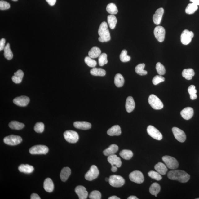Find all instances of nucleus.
<instances>
[{"mask_svg":"<svg viewBox=\"0 0 199 199\" xmlns=\"http://www.w3.org/2000/svg\"><path fill=\"white\" fill-rule=\"evenodd\" d=\"M107 21L110 28L114 29L116 26L117 23V19L114 15H111L107 17Z\"/></svg>","mask_w":199,"mask_h":199,"instance_id":"nucleus-37","label":"nucleus"},{"mask_svg":"<svg viewBox=\"0 0 199 199\" xmlns=\"http://www.w3.org/2000/svg\"><path fill=\"white\" fill-rule=\"evenodd\" d=\"M155 169L160 174L163 175L166 174L168 171L167 166L161 162H159L156 165Z\"/></svg>","mask_w":199,"mask_h":199,"instance_id":"nucleus-26","label":"nucleus"},{"mask_svg":"<svg viewBox=\"0 0 199 199\" xmlns=\"http://www.w3.org/2000/svg\"><path fill=\"white\" fill-rule=\"evenodd\" d=\"M162 160L169 169L175 170L178 167L179 163L175 158L169 156H165L162 157Z\"/></svg>","mask_w":199,"mask_h":199,"instance_id":"nucleus-5","label":"nucleus"},{"mask_svg":"<svg viewBox=\"0 0 199 199\" xmlns=\"http://www.w3.org/2000/svg\"><path fill=\"white\" fill-rule=\"evenodd\" d=\"M182 75L183 77L188 80H190L195 75V72L192 68L186 69L183 70Z\"/></svg>","mask_w":199,"mask_h":199,"instance_id":"nucleus-29","label":"nucleus"},{"mask_svg":"<svg viewBox=\"0 0 199 199\" xmlns=\"http://www.w3.org/2000/svg\"><path fill=\"white\" fill-rule=\"evenodd\" d=\"M101 54V51L100 49L97 47H93L89 51V56L91 58H95L99 57Z\"/></svg>","mask_w":199,"mask_h":199,"instance_id":"nucleus-32","label":"nucleus"},{"mask_svg":"<svg viewBox=\"0 0 199 199\" xmlns=\"http://www.w3.org/2000/svg\"><path fill=\"white\" fill-rule=\"evenodd\" d=\"M167 177L171 180L178 181L182 183L188 182L190 177L188 174L179 170L170 171L168 173Z\"/></svg>","mask_w":199,"mask_h":199,"instance_id":"nucleus-1","label":"nucleus"},{"mask_svg":"<svg viewBox=\"0 0 199 199\" xmlns=\"http://www.w3.org/2000/svg\"><path fill=\"white\" fill-rule=\"evenodd\" d=\"M108 182L111 186L120 187L123 186L125 181L124 179L120 175H113L109 177Z\"/></svg>","mask_w":199,"mask_h":199,"instance_id":"nucleus-4","label":"nucleus"},{"mask_svg":"<svg viewBox=\"0 0 199 199\" xmlns=\"http://www.w3.org/2000/svg\"><path fill=\"white\" fill-rule=\"evenodd\" d=\"M122 133L120 127L118 125L113 126L107 130V134L111 136H119Z\"/></svg>","mask_w":199,"mask_h":199,"instance_id":"nucleus-23","label":"nucleus"},{"mask_svg":"<svg viewBox=\"0 0 199 199\" xmlns=\"http://www.w3.org/2000/svg\"><path fill=\"white\" fill-rule=\"evenodd\" d=\"M44 130V124L42 122L37 123L35 125L34 127V130L35 131L39 133H41L43 132Z\"/></svg>","mask_w":199,"mask_h":199,"instance_id":"nucleus-47","label":"nucleus"},{"mask_svg":"<svg viewBox=\"0 0 199 199\" xmlns=\"http://www.w3.org/2000/svg\"><path fill=\"white\" fill-rule=\"evenodd\" d=\"M194 34L192 32L188 30L183 31L181 36V42L182 44L187 45L190 43L194 37Z\"/></svg>","mask_w":199,"mask_h":199,"instance_id":"nucleus-11","label":"nucleus"},{"mask_svg":"<svg viewBox=\"0 0 199 199\" xmlns=\"http://www.w3.org/2000/svg\"><path fill=\"white\" fill-rule=\"evenodd\" d=\"M24 76V73L21 70H19L14 73V75L12 77V81L15 83H20Z\"/></svg>","mask_w":199,"mask_h":199,"instance_id":"nucleus-27","label":"nucleus"},{"mask_svg":"<svg viewBox=\"0 0 199 199\" xmlns=\"http://www.w3.org/2000/svg\"><path fill=\"white\" fill-rule=\"evenodd\" d=\"M107 55L106 54L103 53L101 54L99 57V65L102 66L108 63V60H107Z\"/></svg>","mask_w":199,"mask_h":199,"instance_id":"nucleus-42","label":"nucleus"},{"mask_svg":"<svg viewBox=\"0 0 199 199\" xmlns=\"http://www.w3.org/2000/svg\"><path fill=\"white\" fill-rule=\"evenodd\" d=\"M145 67V64H140L136 66L135 71L136 73L140 76H144L147 75V72L144 70Z\"/></svg>","mask_w":199,"mask_h":199,"instance_id":"nucleus-36","label":"nucleus"},{"mask_svg":"<svg viewBox=\"0 0 199 199\" xmlns=\"http://www.w3.org/2000/svg\"><path fill=\"white\" fill-rule=\"evenodd\" d=\"M11 6L10 4L7 2L2 0L0 1V9L1 10H5L10 8Z\"/></svg>","mask_w":199,"mask_h":199,"instance_id":"nucleus-50","label":"nucleus"},{"mask_svg":"<svg viewBox=\"0 0 199 199\" xmlns=\"http://www.w3.org/2000/svg\"><path fill=\"white\" fill-rule=\"evenodd\" d=\"M4 55L7 60H11L12 59L13 54L10 48V45L9 43H7L5 46L4 49Z\"/></svg>","mask_w":199,"mask_h":199,"instance_id":"nucleus-35","label":"nucleus"},{"mask_svg":"<svg viewBox=\"0 0 199 199\" xmlns=\"http://www.w3.org/2000/svg\"><path fill=\"white\" fill-rule=\"evenodd\" d=\"M44 188L46 192H51L54 189V184L52 179L48 178L45 179L44 183Z\"/></svg>","mask_w":199,"mask_h":199,"instance_id":"nucleus-24","label":"nucleus"},{"mask_svg":"<svg viewBox=\"0 0 199 199\" xmlns=\"http://www.w3.org/2000/svg\"><path fill=\"white\" fill-rule=\"evenodd\" d=\"M172 132L175 137L178 141L180 142H184L186 139V136L185 132L180 129L174 127L173 128Z\"/></svg>","mask_w":199,"mask_h":199,"instance_id":"nucleus-14","label":"nucleus"},{"mask_svg":"<svg viewBox=\"0 0 199 199\" xmlns=\"http://www.w3.org/2000/svg\"><path fill=\"white\" fill-rule=\"evenodd\" d=\"M148 102L152 108L155 110H161L164 106L162 101L158 97L154 95H150L148 99Z\"/></svg>","mask_w":199,"mask_h":199,"instance_id":"nucleus-3","label":"nucleus"},{"mask_svg":"<svg viewBox=\"0 0 199 199\" xmlns=\"http://www.w3.org/2000/svg\"><path fill=\"white\" fill-rule=\"evenodd\" d=\"M85 62L87 65L91 68H95L97 65V62L95 60L91 59L89 56H86L85 58Z\"/></svg>","mask_w":199,"mask_h":199,"instance_id":"nucleus-46","label":"nucleus"},{"mask_svg":"<svg viewBox=\"0 0 199 199\" xmlns=\"http://www.w3.org/2000/svg\"><path fill=\"white\" fill-rule=\"evenodd\" d=\"M188 92L190 95V98L192 100L196 99L197 97V95L196 94L197 93V90L196 89V87L194 85H192L189 87L188 89Z\"/></svg>","mask_w":199,"mask_h":199,"instance_id":"nucleus-41","label":"nucleus"},{"mask_svg":"<svg viewBox=\"0 0 199 199\" xmlns=\"http://www.w3.org/2000/svg\"><path fill=\"white\" fill-rule=\"evenodd\" d=\"M160 190H161V187L157 183H153L150 187V193L156 197H157V195L159 192Z\"/></svg>","mask_w":199,"mask_h":199,"instance_id":"nucleus-31","label":"nucleus"},{"mask_svg":"<svg viewBox=\"0 0 199 199\" xmlns=\"http://www.w3.org/2000/svg\"><path fill=\"white\" fill-rule=\"evenodd\" d=\"M46 1L47 2L49 5L51 6H54L55 4L56 0H46Z\"/></svg>","mask_w":199,"mask_h":199,"instance_id":"nucleus-53","label":"nucleus"},{"mask_svg":"<svg viewBox=\"0 0 199 199\" xmlns=\"http://www.w3.org/2000/svg\"><path fill=\"white\" fill-rule=\"evenodd\" d=\"M194 113V110L192 107H187L181 111L180 114L184 119L189 120L192 118Z\"/></svg>","mask_w":199,"mask_h":199,"instance_id":"nucleus-17","label":"nucleus"},{"mask_svg":"<svg viewBox=\"0 0 199 199\" xmlns=\"http://www.w3.org/2000/svg\"><path fill=\"white\" fill-rule=\"evenodd\" d=\"M64 136L66 141L70 143H77L79 139L78 134L73 130H66L64 133Z\"/></svg>","mask_w":199,"mask_h":199,"instance_id":"nucleus-6","label":"nucleus"},{"mask_svg":"<svg viewBox=\"0 0 199 199\" xmlns=\"http://www.w3.org/2000/svg\"><path fill=\"white\" fill-rule=\"evenodd\" d=\"M99 174V171L96 166H91L90 169L86 174L85 178L87 180L92 181L97 178Z\"/></svg>","mask_w":199,"mask_h":199,"instance_id":"nucleus-10","label":"nucleus"},{"mask_svg":"<svg viewBox=\"0 0 199 199\" xmlns=\"http://www.w3.org/2000/svg\"><path fill=\"white\" fill-rule=\"evenodd\" d=\"M196 199H199V198H197Z\"/></svg>","mask_w":199,"mask_h":199,"instance_id":"nucleus-60","label":"nucleus"},{"mask_svg":"<svg viewBox=\"0 0 199 199\" xmlns=\"http://www.w3.org/2000/svg\"><path fill=\"white\" fill-rule=\"evenodd\" d=\"M89 197L91 199H100L101 197V195L99 191H93L90 194Z\"/></svg>","mask_w":199,"mask_h":199,"instance_id":"nucleus-49","label":"nucleus"},{"mask_svg":"<svg viewBox=\"0 0 199 199\" xmlns=\"http://www.w3.org/2000/svg\"><path fill=\"white\" fill-rule=\"evenodd\" d=\"M71 170L68 167H64L60 173V177L61 180L65 182L71 174Z\"/></svg>","mask_w":199,"mask_h":199,"instance_id":"nucleus-22","label":"nucleus"},{"mask_svg":"<svg viewBox=\"0 0 199 199\" xmlns=\"http://www.w3.org/2000/svg\"><path fill=\"white\" fill-rule=\"evenodd\" d=\"M147 131L148 134L153 139L158 140L162 139V135L155 127L152 126H148Z\"/></svg>","mask_w":199,"mask_h":199,"instance_id":"nucleus-12","label":"nucleus"},{"mask_svg":"<svg viewBox=\"0 0 199 199\" xmlns=\"http://www.w3.org/2000/svg\"><path fill=\"white\" fill-rule=\"evenodd\" d=\"M12 1H18V0H12Z\"/></svg>","mask_w":199,"mask_h":199,"instance_id":"nucleus-59","label":"nucleus"},{"mask_svg":"<svg viewBox=\"0 0 199 199\" xmlns=\"http://www.w3.org/2000/svg\"><path fill=\"white\" fill-rule=\"evenodd\" d=\"M165 29L162 26L156 27L154 30V34L155 38L159 42H163L165 36Z\"/></svg>","mask_w":199,"mask_h":199,"instance_id":"nucleus-13","label":"nucleus"},{"mask_svg":"<svg viewBox=\"0 0 199 199\" xmlns=\"http://www.w3.org/2000/svg\"><path fill=\"white\" fill-rule=\"evenodd\" d=\"M18 169L21 172L26 174L31 173L34 170V168L33 166L27 164L20 165Z\"/></svg>","mask_w":199,"mask_h":199,"instance_id":"nucleus-28","label":"nucleus"},{"mask_svg":"<svg viewBox=\"0 0 199 199\" xmlns=\"http://www.w3.org/2000/svg\"><path fill=\"white\" fill-rule=\"evenodd\" d=\"M148 175L151 178L157 181L161 180L162 179L161 175L157 171H150L148 172Z\"/></svg>","mask_w":199,"mask_h":199,"instance_id":"nucleus-43","label":"nucleus"},{"mask_svg":"<svg viewBox=\"0 0 199 199\" xmlns=\"http://www.w3.org/2000/svg\"><path fill=\"white\" fill-rule=\"evenodd\" d=\"M73 126L76 128L82 130H87L91 128V125L89 122H76Z\"/></svg>","mask_w":199,"mask_h":199,"instance_id":"nucleus-21","label":"nucleus"},{"mask_svg":"<svg viewBox=\"0 0 199 199\" xmlns=\"http://www.w3.org/2000/svg\"><path fill=\"white\" fill-rule=\"evenodd\" d=\"M190 1L192 2L197 5H199V0H190Z\"/></svg>","mask_w":199,"mask_h":199,"instance_id":"nucleus-55","label":"nucleus"},{"mask_svg":"<svg viewBox=\"0 0 199 199\" xmlns=\"http://www.w3.org/2000/svg\"><path fill=\"white\" fill-rule=\"evenodd\" d=\"M165 81V78L161 75H157L154 77L153 80V83L154 85H157L162 82Z\"/></svg>","mask_w":199,"mask_h":199,"instance_id":"nucleus-48","label":"nucleus"},{"mask_svg":"<svg viewBox=\"0 0 199 199\" xmlns=\"http://www.w3.org/2000/svg\"><path fill=\"white\" fill-rule=\"evenodd\" d=\"M91 75L95 76L104 77L106 75L105 70L100 68H93L90 71Z\"/></svg>","mask_w":199,"mask_h":199,"instance_id":"nucleus-33","label":"nucleus"},{"mask_svg":"<svg viewBox=\"0 0 199 199\" xmlns=\"http://www.w3.org/2000/svg\"><path fill=\"white\" fill-rule=\"evenodd\" d=\"M105 180H106V181H109V179L108 178H106V179H105Z\"/></svg>","mask_w":199,"mask_h":199,"instance_id":"nucleus-58","label":"nucleus"},{"mask_svg":"<svg viewBox=\"0 0 199 199\" xmlns=\"http://www.w3.org/2000/svg\"><path fill=\"white\" fill-rule=\"evenodd\" d=\"M135 102L133 98L131 96H129L127 98L126 103V108L127 112L131 113L135 108Z\"/></svg>","mask_w":199,"mask_h":199,"instance_id":"nucleus-20","label":"nucleus"},{"mask_svg":"<svg viewBox=\"0 0 199 199\" xmlns=\"http://www.w3.org/2000/svg\"><path fill=\"white\" fill-rule=\"evenodd\" d=\"M124 82V78L121 74L118 73L115 76L114 83L117 87H121L123 86Z\"/></svg>","mask_w":199,"mask_h":199,"instance_id":"nucleus-30","label":"nucleus"},{"mask_svg":"<svg viewBox=\"0 0 199 199\" xmlns=\"http://www.w3.org/2000/svg\"><path fill=\"white\" fill-rule=\"evenodd\" d=\"M198 9V5L194 3H189L186 9V12L189 15L194 13Z\"/></svg>","mask_w":199,"mask_h":199,"instance_id":"nucleus-39","label":"nucleus"},{"mask_svg":"<svg viewBox=\"0 0 199 199\" xmlns=\"http://www.w3.org/2000/svg\"><path fill=\"white\" fill-rule=\"evenodd\" d=\"M75 192L80 199H87L88 192L84 187L79 186L76 187Z\"/></svg>","mask_w":199,"mask_h":199,"instance_id":"nucleus-18","label":"nucleus"},{"mask_svg":"<svg viewBox=\"0 0 199 199\" xmlns=\"http://www.w3.org/2000/svg\"><path fill=\"white\" fill-rule=\"evenodd\" d=\"M107 160L112 166H116L118 168L122 166V162L120 158L115 154L108 156Z\"/></svg>","mask_w":199,"mask_h":199,"instance_id":"nucleus-19","label":"nucleus"},{"mask_svg":"<svg viewBox=\"0 0 199 199\" xmlns=\"http://www.w3.org/2000/svg\"><path fill=\"white\" fill-rule=\"evenodd\" d=\"M128 199H138V198L135 196H131L129 197Z\"/></svg>","mask_w":199,"mask_h":199,"instance_id":"nucleus-57","label":"nucleus"},{"mask_svg":"<svg viewBox=\"0 0 199 199\" xmlns=\"http://www.w3.org/2000/svg\"><path fill=\"white\" fill-rule=\"evenodd\" d=\"M130 180L132 182L141 184L144 181V177L143 174L139 171H134L129 175Z\"/></svg>","mask_w":199,"mask_h":199,"instance_id":"nucleus-9","label":"nucleus"},{"mask_svg":"<svg viewBox=\"0 0 199 199\" xmlns=\"http://www.w3.org/2000/svg\"><path fill=\"white\" fill-rule=\"evenodd\" d=\"M30 198L31 199H40L41 198L39 196H38V194H35V193H33L32 195H31L30 197Z\"/></svg>","mask_w":199,"mask_h":199,"instance_id":"nucleus-52","label":"nucleus"},{"mask_svg":"<svg viewBox=\"0 0 199 199\" xmlns=\"http://www.w3.org/2000/svg\"><path fill=\"white\" fill-rule=\"evenodd\" d=\"M106 10L108 13L112 15H116L118 12L117 8L114 3H110L107 5Z\"/></svg>","mask_w":199,"mask_h":199,"instance_id":"nucleus-40","label":"nucleus"},{"mask_svg":"<svg viewBox=\"0 0 199 199\" xmlns=\"http://www.w3.org/2000/svg\"><path fill=\"white\" fill-rule=\"evenodd\" d=\"M109 199H120V198H118V197L116 196H112V197H109L108 198Z\"/></svg>","mask_w":199,"mask_h":199,"instance_id":"nucleus-56","label":"nucleus"},{"mask_svg":"<svg viewBox=\"0 0 199 199\" xmlns=\"http://www.w3.org/2000/svg\"><path fill=\"white\" fill-rule=\"evenodd\" d=\"M156 69L159 75L161 76L165 74L166 69L164 66L160 62H158L157 63L156 66Z\"/></svg>","mask_w":199,"mask_h":199,"instance_id":"nucleus-45","label":"nucleus"},{"mask_svg":"<svg viewBox=\"0 0 199 199\" xmlns=\"http://www.w3.org/2000/svg\"><path fill=\"white\" fill-rule=\"evenodd\" d=\"M9 126V127L12 129L16 130L22 129L25 126L24 124L17 121H12L10 122Z\"/></svg>","mask_w":199,"mask_h":199,"instance_id":"nucleus-34","label":"nucleus"},{"mask_svg":"<svg viewBox=\"0 0 199 199\" xmlns=\"http://www.w3.org/2000/svg\"><path fill=\"white\" fill-rule=\"evenodd\" d=\"M5 38H2L0 40V50L2 51L4 49L5 47Z\"/></svg>","mask_w":199,"mask_h":199,"instance_id":"nucleus-51","label":"nucleus"},{"mask_svg":"<svg viewBox=\"0 0 199 199\" xmlns=\"http://www.w3.org/2000/svg\"><path fill=\"white\" fill-rule=\"evenodd\" d=\"M30 99L26 96H21L16 97L13 100V102L17 106L20 107L26 106L30 102Z\"/></svg>","mask_w":199,"mask_h":199,"instance_id":"nucleus-15","label":"nucleus"},{"mask_svg":"<svg viewBox=\"0 0 199 199\" xmlns=\"http://www.w3.org/2000/svg\"><path fill=\"white\" fill-rule=\"evenodd\" d=\"M48 151V148L45 145H37L31 148L29 152L32 155H42L47 153Z\"/></svg>","mask_w":199,"mask_h":199,"instance_id":"nucleus-8","label":"nucleus"},{"mask_svg":"<svg viewBox=\"0 0 199 199\" xmlns=\"http://www.w3.org/2000/svg\"><path fill=\"white\" fill-rule=\"evenodd\" d=\"M98 34L100 36L98 38L99 42H107L111 40V36L108 28V25L105 21H103L100 26Z\"/></svg>","mask_w":199,"mask_h":199,"instance_id":"nucleus-2","label":"nucleus"},{"mask_svg":"<svg viewBox=\"0 0 199 199\" xmlns=\"http://www.w3.org/2000/svg\"><path fill=\"white\" fill-rule=\"evenodd\" d=\"M118 150V146L116 144H113L103 151V154L106 156L114 155Z\"/></svg>","mask_w":199,"mask_h":199,"instance_id":"nucleus-25","label":"nucleus"},{"mask_svg":"<svg viewBox=\"0 0 199 199\" xmlns=\"http://www.w3.org/2000/svg\"><path fill=\"white\" fill-rule=\"evenodd\" d=\"M3 141L7 145L15 146L20 144L22 141V139L20 136L12 135L5 137Z\"/></svg>","mask_w":199,"mask_h":199,"instance_id":"nucleus-7","label":"nucleus"},{"mask_svg":"<svg viewBox=\"0 0 199 199\" xmlns=\"http://www.w3.org/2000/svg\"><path fill=\"white\" fill-rule=\"evenodd\" d=\"M117 167L115 166H112V168H111V170L113 172H115L117 170Z\"/></svg>","mask_w":199,"mask_h":199,"instance_id":"nucleus-54","label":"nucleus"},{"mask_svg":"<svg viewBox=\"0 0 199 199\" xmlns=\"http://www.w3.org/2000/svg\"><path fill=\"white\" fill-rule=\"evenodd\" d=\"M121 157L125 160H130L132 158L133 156L132 152L130 150H122L120 153Z\"/></svg>","mask_w":199,"mask_h":199,"instance_id":"nucleus-38","label":"nucleus"},{"mask_svg":"<svg viewBox=\"0 0 199 199\" xmlns=\"http://www.w3.org/2000/svg\"><path fill=\"white\" fill-rule=\"evenodd\" d=\"M164 13V10L163 8H160L156 11L155 14L153 16V20L155 24L158 25L160 24Z\"/></svg>","mask_w":199,"mask_h":199,"instance_id":"nucleus-16","label":"nucleus"},{"mask_svg":"<svg viewBox=\"0 0 199 199\" xmlns=\"http://www.w3.org/2000/svg\"><path fill=\"white\" fill-rule=\"evenodd\" d=\"M120 57L121 61L123 62L129 61L131 58L130 56L128 55L127 51L126 50L122 51L120 55Z\"/></svg>","mask_w":199,"mask_h":199,"instance_id":"nucleus-44","label":"nucleus"}]
</instances>
